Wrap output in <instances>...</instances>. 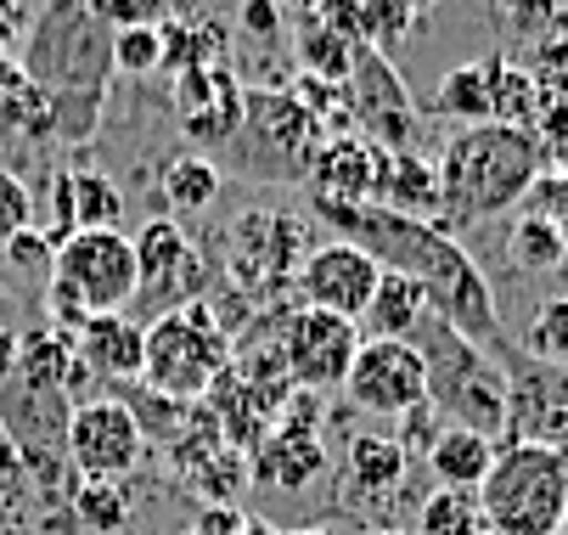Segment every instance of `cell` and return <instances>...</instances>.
<instances>
[{
	"label": "cell",
	"instance_id": "obj_47",
	"mask_svg": "<svg viewBox=\"0 0 568 535\" xmlns=\"http://www.w3.org/2000/svg\"><path fill=\"white\" fill-rule=\"evenodd\" d=\"M0 480H23V474H18V456H12V445H7V434H0Z\"/></svg>",
	"mask_w": 568,
	"mask_h": 535
},
{
	"label": "cell",
	"instance_id": "obj_46",
	"mask_svg": "<svg viewBox=\"0 0 568 535\" xmlns=\"http://www.w3.org/2000/svg\"><path fill=\"white\" fill-rule=\"evenodd\" d=\"M23 85H29V80H23V62H18V57H0V108H7Z\"/></svg>",
	"mask_w": 568,
	"mask_h": 535
},
{
	"label": "cell",
	"instance_id": "obj_32",
	"mask_svg": "<svg viewBox=\"0 0 568 535\" xmlns=\"http://www.w3.org/2000/svg\"><path fill=\"white\" fill-rule=\"evenodd\" d=\"M225 51H231V40H225V29L214 23V18H192V23H164V68H175V73H186V68H214V62H225Z\"/></svg>",
	"mask_w": 568,
	"mask_h": 535
},
{
	"label": "cell",
	"instance_id": "obj_28",
	"mask_svg": "<svg viewBox=\"0 0 568 535\" xmlns=\"http://www.w3.org/2000/svg\"><path fill=\"white\" fill-rule=\"evenodd\" d=\"M68 214H73V232H119L124 198L102 170H68Z\"/></svg>",
	"mask_w": 568,
	"mask_h": 535
},
{
	"label": "cell",
	"instance_id": "obj_39",
	"mask_svg": "<svg viewBox=\"0 0 568 535\" xmlns=\"http://www.w3.org/2000/svg\"><path fill=\"white\" fill-rule=\"evenodd\" d=\"M34 225V192L23 186V175L0 170V249H7L18 232H29Z\"/></svg>",
	"mask_w": 568,
	"mask_h": 535
},
{
	"label": "cell",
	"instance_id": "obj_33",
	"mask_svg": "<svg viewBox=\"0 0 568 535\" xmlns=\"http://www.w3.org/2000/svg\"><path fill=\"white\" fill-rule=\"evenodd\" d=\"M434 113L462 124H490V85H484V62H456L439 91H434Z\"/></svg>",
	"mask_w": 568,
	"mask_h": 535
},
{
	"label": "cell",
	"instance_id": "obj_5",
	"mask_svg": "<svg viewBox=\"0 0 568 535\" xmlns=\"http://www.w3.org/2000/svg\"><path fill=\"white\" fill-rule=\"evenodd\" d=\"M141 271H135V243L130 232H73L57 243L51 254V276H45V311H51V333L73 339L91 316H124L135 304Z\"/></svg>",
	"mask_w": 568,
	"mask_h": 535
},
{
	"label": "cell",
	"instance_id": "obj_15",
	"mask_svg": "<svg viewBox=\"0 0 568 535\" xmlns=\"http://www.w3.org/2000/svg\"><path fill=\"white\" fill-rule=\"evenodd\" d=\"M344 395L366 417H412L428 406V372L412 339H361Z\"/></svg>",
	"mask_w": 568,
	"mask_h": 535
},
{
	"label": "cell",
	"instance_id": "obj_43",
	"mask_svg": "<svg viewBox=\"0 0 568 535\" xmlns=\"http://www.w3.org/2000/svg\"><path fill=\"white\" fill-rule=\"evenodd\" d=\"M287 23H282V7L276 0H242V34L254 40H276Z\"/></svg>",
	"mask_w": 568,
	"mask_h": 535
},
{
	"label": "cell",
	"instance_id": "obj_8",
	"mask_svg": "<svg viewBox=\"0 0 568 535\" xmlns=\"http://www.w3.org/2000/svg\"><path fill=\"white\" fill-rule=\"evenodd\" d=\"M231 366V333L209 311V299H192L181 311H164L146 322V361H141V384L197 406L220 372Z\"/></svg>",
	"mask_w": 568,
	"mask_h": 535
},
{
	"label": "cell",
	"instance_id": "obj_19",
	"mask_svg": "<svg viewBox=\"0 0 568 535\" xmlns=\"http://www.w3.org/2000/svg\"><path fill=\"white\" fill-rule=\"evenodd\" d=\"M242 102H248V85L231 73V62L175 73V113L197 147H225L242 124Z\"/></svg>",
	"mask_w": 568,
	"mask_h": 535
},
{
	"label": "cell",
	"instance_id": "obj_2",
	"mask_svg": "<svg viewBox=\"0 0 568 535\" xmlns=\"http://www.w3.org/2000/svg\"><path fill=\"white\" fill-rule=\"evenodd\" d=\"M546 164V152L535 147L529 130L513 124H462L450 130V141L439 147V214L434 225L445 232H467V225H484L507 209H524V192L535 186Z\"/></svg>",
	"mask_w": 568,
	"mask_h": 535
},
{
	"label": "cell",
	"instance_id": "obj_52",
	"mask_svg": "<svg viewBox=\"0 0 568 535\" xmlns=\"http://www.w3.org/2000/svg\"><path fill=\"white\" fill-rule=\"evenodd\" d=\"M298 535H321V529H298Z\"/></svg>",
	"mask_w": 568,
	"mask_h": 535
},
{
	"label": "cell",
	"instance_id": "obj_49",
	"mask_svg": "<svg viewBox=\"0 0 568 535\" xmlns=\"http://www.w3.org/2000/svg\"><path fill=\"white\" fill-rule=\"evenodd\" d=\"M276 7H293V12H315L321 0H276Z\"/></svg>",
	"mask_w": 568,
	"mask_h": 535
},
{
	"label": "cell",
	"instance_id": "obj_42",
	"mask_svg": "<svg viewBox=\"0 0 568 535\" xmlns=\"http://www.w3.org/2000/svg\"><path fill=\"white\" fill-rule=\"evenodd\" d=\"M501 18L513 34H524L529 46L551 34V0H501Z\"/></svg>",
	"mask_w": 568,
	"mask_h": 535
},
{
	"label": "cell",
	"instance_id": "obj_30",
	"mask_svg": "<svg viewBox=\"0 0 568 535\" xmlns=\"http://www.w3.org/2000/svg\"><path fill=\"white\" fill-rule=\"evenodd\" d=\"M412 535H490L478 507V491H428L417 502V529Z\"/></svg>",
	"mask_w": 568,
	"mask_h": 535
},
{
	"label": "cell",
	"instance_id": "obj_48",
	"mask_svg": "<svg viewBox=\"0 0 568 535\" xmlns=\"http://www.w3.org/2000/svg\"><path fill=\"white\" fill-rule=\"evenodd\" d=\"M551 34H568V0H551Z\"/></svg>",
	"mask_w": 568,
	"mask_h": 535
},
{
	"label": "cell",
	"instance_id": "obj_18",
	"mask_svg": "<svg viewBox=\"0 0 568 535\" xmlns=\"http://www.w3.org/2000/svg\"><path fill=\"white\" fill-rule=\"evenodd\" d=\"M405 485H412V451H405L394 434H383V428L349 434L344 468H338V502L349 513L383 518L405 496Z\"/></svg>",
	"mask_w": 568,
	"mask_h": 535
},
{
	"label": "cell",
	"instance_id": "obj_13",
	"mask_svg": "<svg viewBox=\"0 0 568 535\" xmlns=\"http://www.w3.org/2000/svg\"><path fill=\"white\" fill-rule=\"evenodd\" d=\"M141 456H146V434L130 417L124 401H113V395L73 401V417H68V468L79 480H113V485H124L141 468Z\"/></svg>",
	"mask_w": 568,
	"mask_h": 535
},
{
	"label": "cell",
	"instance_id": "obj_14",
	"mask_svg": "<svg viewBox=\"0 0 568 535\" xmlns=\"http://www.w3.org/2000/svg\"><path fill=\"white\" fill-rule=\"evenodd\" d=\"M327 474V440H321V395H293L282 406V417L271 423V434L254 445L248 456V480L265 491H310Z\"/></svg>",
	"mask_w": 568,
	"mask_h": 535
},
{
	"label": "cell",
	"instance_id": "obj_22",
	"mask_svg": "<svg viewBox=\"0 0 568 535\" xmlns=\"http://www.w3.org/2000/svg\"><path fill=\"white\" fill-rule=\"evenodd\" d=\"M372 181H377V147L366 135H327L321 159L310 170V198L327 203H372Z\"/></svg>",
	"mask_w": 568,
	"mask_h": 535
},
{
	"label": "cell",
	"instance_id": "obj_17",
	"mask_svg": "<svg viewBox=\"0 0 568 535\" xmlns=\"http://www.w3.org/2000/svg\"><path fill=\"white\" fill-rule=\"evenodd\" d=\"M344 97H349V124H361V135L372 147H388V152L394 147H412V135H417V102H412V91H405V80H399V68L383 51H372V46L355 51Z\"/></svg>",
	"mask_w": 568,
	"mask_h": 535
},
{
	"label": "cell",
	"instance_id": "obj_7",
	"mask_svg": "<svg viewBox=\"0 0 568 535\" xmlns=\"http://www.w3.org/2000/svg\"><path fill=\"white\" fill-rule=\"evenodd\" d=\"M490 535H562L568 524V456L551 445L507 440L478 485Z\"/></svg>",
	"mask_w": 568,
	"mask_h": 535
},
{
	"label": "cell",
	"instance_id": "obj_21",
	"mask_svg": "<svg viewBox=\"0 0 568 535\" xmlns=\"http://www.w3.org/2000/svg\"><path fill=\"white\" fill-rule=\"evenodd\" d=\"M372 203L412 214V220H434L439 214V170L434 159H423L417 147H377V181H372Z\"/></svg>",
	"mask_w": 568,
	"mask_h": 535
},
{
	"label": "cell",
	"instance_id": "obj_16",
	"mask_svg": "<svg viewBox=\"0 0 568 535\" xmlns=\"http://www.w3.org/2000/svg\"><path fill=\"white\" fill-rule=\"evenodd\" d=\"M377 282H383V265L372 254H361L344 238H321L304 254V265L293 276V293H298V304H310V311H327V316H344V322L361 327Z\"/></svg>",
	"mask_w": 568,
	"mask_h": 535
},
{
	"label": "cell",
	"instance_id": "obj_6",
	"mask_svg": "<svg viewBox=\"0 0 568 535\" xmlns=\"http://www.w3.org/2000/svg\"><path fill=\"white\" fill-rule=\"evenodd\" d=\"M321 147H327V130H321V119L293 91L254 85L248 102H242L236 135L220 152L231 159L236 175L265 181V186H293V181H310Z\"/></svg>",
	"mask_w": 568,
	"mask_h": 535
},
{
	"label": "cell",
	"instance_id": "obj_41",
	"mask_svg": "<svg viewBox=\"0 0 568 535\" xmlns=\"http://www.w3.org/2000/svg\"><path fill=\"white\" fill-rule=\"evenodd\" d=\"M97 7H102V18L113 29H135V23L164 29L170 23V0H97Z\"/></svg>",
	"mask_w": 568,
	"mask_h": 535
},
{
	"label": "cell",
	"instance_id": "obj_35",
	"mask_svg": "<svg viewBox=\"0 0 568 535\" xmlns=\"http://www.w3.org/2000/svg\"><path fill=\"white\" fill-rule=\"evenodd\" d=\"M361 7H366V46L383 51V57L412 40V29H417V18H423L412 0H361Z\"/></svg>",
	"mask_w": 568,
	"mask_h": 535
},
{
	"label": "cell",
	"instance_id": "obj_4",
	"mask_svg": "<svg viewBox=\"0 0 568 535\" xmlns=\"http://www.w3.org/2000/svg\"><path fill=\"white\" fill-rule=\"evenodd\" d=\"M412 344L423 355L428 406L439 412V423L490 434L501 445L507 440V377H501V361L484 344H473L467 333H456L450 322H439L434 311L417 322Z\"/></svg>",
	"mask_w": 568,
	"mask_h": 535
},
{
	"label": "cell",
	"instance_id": "obj_9",
	"mask_svg": "<svg viewBox=\"0 0 568 535\" xmlns=\"http://www.w3.org/2000/svg\"><path fill=\"white\" fill-rule=\"evenodd\" d=\"M271 339H276V355L293 377L298 395H327V390H344V377L355 366V350H361V327L344 322V316H327V311H310V304H287V311L265 316Z\"/></svg>",
	"mask_w": 568,
	"mask_h": 535
},
{
	"label": "cell",
	"instance_id": "obj_27",
	"mask_svg": "<svg viewBox=\"0 0 568 535\" xmlns=\"http://www.w3.org/2000/svg\"><path fill=\"white\" fill-rule=\"evenodd\" d=\"M220 186H225V170L209 159V152H175V159L164 164V203L181 209V214L214 209Z\"/></svg>",
	"mask_w": 568,
	"mask_h": 535
},
{
	"label": "cell",
	"instance_id": "obj_38",
	"mask_svg": "<svg viewBox=\"0 0 568 535\" xmlns=\"http://www.w3.org/2000/svg\"><path fill=\"white\" fill-rule=\"evenodd\" d=\"M529 80L540 97H562L568 102V34H546L529 46Z\"/></svg>",
	"mask_w": 568,
	"mask_h": 535
},
{
	"label": "cell",
	"instance_id": "obj_34",
	"mask_svg": "<svg viewBox=\"0 0 568 535\" xmlns=\"http://www.w3.org/2000/svg\"><path fill=\"white\" fill-rule=\"evenodd\" d=\"M524 355H535V361H546V366H568V293H557V299H546L540 311L529 316V327H524V344H518Z\"/></svg>",
	"mask_w": 568,
	"mask_h": 535
},
{
	"label": "cell",
	"instance_id": "obj_12",
	"mask_svg": "<svg viewBox=\"0 0 568 535\" xmlns=\"http://www.w3.org/2000/svg\"><path fill=\"white\" fill-rule=\"evenodd\" d=\"M496 361L507 377V440L551 445L568 456V366H546L513 339L496 350Z\"/></svg>",
	"mask_w": 568,
	"mask_h": 535
},
{
	"label": "cell",
	"instance_id": "obj_25",
	"mask_svg": "<svg viewBox=\"0 0 568 535\" xmlns=\"http://www.w3.org/2000/svg\"><path fill=\"white\" fill-rule=\"evenodd\" d=\"M423 316H428L423 287L383 271V282H377V293H372V304H366V316H361V322H366L361 339H412Z\"/></svg>",
	"mask_w": 568,
	"mask_h": 535
},
{
	"label": "cell",
	"instance_id": "obj_3",
	"mask_svg": "<svg viewBox=\"0 0 568 535\" xmlns=\"http://www.w3.org/2000/svg\"><path fill=\"white\" fill-rule=\"evenodd\" d=\"M23 80L40 97H108L113 23L97 0H45L23 34Z\"/></svg>",
	"mask_w": 568,
	"mask_h": 535
},
{
	"label": "cell",
	"instance_id": "obj_45",
	"mask_svg": "<svg viewBox=\"0 0 568 535\" xmlns=\"http://www.w3.org/2000/svg\"><path fill=\"white\" fill-rule=\"evenodd\" d=\"M23 18H29V0H0V57H12V46L23 34Z\"/></svg>",
	"mask_w": 568,
	"mask_h": 535
},
{
	"label": "cell",
	"instance_id": "obj_50",
	"mask_svg": "<svg viewBox=\"0 0 568 535\" xmlns=\"http://www.w3.org/2000/svg\"><path fill=\"white\" fill-rule=\"evenodd\" d=\"M366 535H412V529H366Z\"/></svg>",
	"mask_w": 568,
	"mask_h": 535
},
{
	"label": "cell",
	"instance_id": "obj_44",
	"mask_svg": "<svg viewBox=\"0 0 568 535\" xmlns=\"http://www.w3.org/2000/svg\"><path fill=\"white\" fill-rule=\"evenodd\" d=\"M0 535H29V518H23V480H0Z\"/></svg>",
	"mask_w": 568,
	"mask_h": 535
},
{
	"label": "cell",
	"instance_id": "obj_51",
	"mask_svg": "<svg viewBox=\"0 0 568 535\" xmlns=\"http://www.w3.org/2000/svg\"><path fill=\"white\" fill-rule=\"evenodd\" d=\"M412 7H417V12H428V7H434V0H412Z\"/></svg>",
	"mask_w": 568,
	"mask_h": 535
},
{
	"label": "cell",
	"instance_id": "obj_11",
	"mask_svg": "<svg viewBox=\"0 0 568 535\" xmlns=\"http://www.w3.org/2000/svg\"><path fill=\"white\" fill-rule=\"evenodd\" d=\"M225 238H231L225 276H231V287H242L248 299H271V293L293 287L304 254L315 249L310 232H304V220L282 214V209H248Z\"/></svg>",
	"mask_w": 568,
	"mask_h": 535
},
{
	"label": "cell",
	"instance_id": "obj_36",
	"mask_svg": "<svg viewBox=\"0 0 568 535\" xmlns=\"http://www.w3.org/2000/svg\"><path fill=\"white\" fill-rule=\"evenodd\" d=\"M524 214H540V220H551V225H562V232H568V152L540 164L535 186L524 192Z\"/></svg>",
	"mask_w": 568,
	"mask_h": 535
},
{
	"label": "cell",
	"instance_id": "obj_26",
	"mask_svg": "<svg viewBox=\"0 0 568 535\" xmlns=\"http://www.w3.org/2000/svg\"><path fill=\"white\" fill-rule=\"evenodd\" d=\"M507 260L524 276H551V271L568 265V232L540 220V214H518L513 232H507Z\"/></svg>",
	"mask_w": 568,
	"mask_h": 535
},
{
	"label": "cell",
	"instance_id": "obj_24",
	"mask_svg": "<svg viewBox=\"0 0 568 535\" xmlns=\"http://www.w3.org/2000/svg\"><path fill=\"white\" fill-rule=\"evenodd\" d=\"M484 85H490V124H513V130H529L535 108H540V91L529 80V68L507 51L484 57Z\"/></svg>",
	"mask_w": 568,
	"mask_h": 535
},
{
	"label": "cell",
	"instance_id": "obj_37",
	"mask_svg": "<svg viewBox=\"0 0 568 535\" xmlns=\"http://www.w3.org/2000/svg\"><path fill=\"white\" fill-rule=\"evenodd\" d=\"M164 68V29H113V73H158Z\"/></svg>",
	"mask_w": 568,
	"mask_h": 535
},
{
	"label": "cell",
	"instance_id": "obj_23",
	"mask_svg": "<svg viewBox=\"0 0 568 535\" xmlns=\"http://www.w3.org/2000/svg\"><path fill=\"white\" fill-rule=\"evenodd\" d=\"M496 440L490 434H473V428H439V440L428 445V456H423V468L434 474V485L439 491H478L484 485V474L496 468Z\"/></svg>",
	"mask_w": 568,
	"mask_h": 535
},
{
	"label": "cell",
	"instance_id": "obj_20",
	"mask_svg": "<svg viewBox=\"0 0 568 535\" xmlns=\"http://www.w3.org/2000/svg\"><path fill=\"white\" fill-rule=\"evenodd\" d=\"M73 355L85 366V377H97L102 390L135 384L141 361H146V322H135L130 311L124 316H91L73 333Z\"/></svg>",
	"mask_w": 568,
	"mask_h": 535
},
{
	"label": "cell",
	"instance_id": "obj_10",
	"mask_svg": "<svg viewBox=\"0 0 568 535\" xmlns=\"http://www.w3.org/2000/svg\"><path fill=\"white\" fill-rule=\"evenodd\" d=\"M135 243V271H141V287H135V304H141V316H164V311H181V304L192 299H209L214 287V265L209 254L186 238V225L170 220V214H158L141 225V238ZM135 316V322H141Z\"/></svg>",
	"mask_w": 568,
	"mask_h": 535
},
{
	"label": "cell",
	"instance_id": "obj_53",
	"mask_svg": "<svg viewBox=\"0 0 568 535\" xmlns=\"http://www.w3.org/2000/svg\"><path fill=\"white\" fill-rule=\"evenodd\" d=\"M562 535H568V524H562Z\"/></svg>",
	"mask_w": 568,
	"mask_h": 535
},
{
	"label": "cell",
	"instance_id": "obj_29",
	"mask_svg": "<svg viewBox=\"0 0 568 535\" xmlns=\"http://www.w3.org/2000/svg\"><path fill=\"white\" fill-rule=\"evenodd\" d=\"M73 524L79 529H97V535H124L130 518H135V496L130 485H113V480H79L73 502H68Z\"/></svg>",
	"mask_w": 568,
	"mask_h": 535
},
{
	"label": "cell",
	"instance_id": "obj_40",
	"mask_svg": "<svg viewBox=\"0 0 568 535\" xmlns=\"http://www.w3.org/2000/svg\"><path fill=\"white\" fill-rule=\"evenodd\" d=\"M529 135H535V147L546 152V159H562L568 152V102L562 97H540V108L529 119Z\"/></svg>",
	"mask_w": 568,
	"mask_h": 535
},
{
	"label": "cell",
	"instance_id": "obj_31",
	"mask_svg": "<svg viewBox=\"0 0 568 535\" xmlns=\"http://www.w3.org/2000/svg\"><path fill=\"white\" fill-rule=\"evenodd\" d=\"M293 46H298V68L310 73V80H327V85H344V80H349L355 51H361V46L338 40L333 29H321L310 12L298 18V34H293Z\"/></svg>",
	"mask_w": 568,
	"mask_h": 535
},
{
	"label": "cell",
	"instance_id": "obj_1",
	"mask_svg": "<svg viewBox=\"0 0 568 535\" xmlns=\"http://www.w3.org/2000/svg\"><path fill=\"white\" fill-rule=\"evenodd\" d=\"M310 209H315V220L327 225L333 238H344L361 254H372L388 276L417 282L423 299H428V311L439 322H450L456 333H467L473 344H484L490 355L507 344L490 276L478 271V260L462 249V238L445 232V225L394 214V209H377V203H327V198H310Z\"/></svg>",
	"mask_w": 568,
	"mask_h": 535
}]
</instances>
